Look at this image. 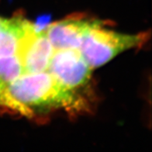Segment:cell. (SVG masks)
Wrapping results in <instances>:
<instances>
[{
    "mask_svg": "<svg viewBox=\"0 0 152 152\" xmlns=\"http://www.w3.org/2000/svg\"><path fill=\"white\" fill-rule=\"evenodd\" d=\"M2 18H1V17H0V23H1V21H2Z\"/></svg>",
    "mask_w": 152,
    "mask_h": 152,
    "instance_id": "9c48e42d",
    "label": "cell"
},
{
    "mask_svg": "<svg viewBox=\"0 0 152 152\" xmlns=\"http://www.w3.org/2000/svg\"><path fill=\"white\" fill-rule=\"evenodd\" d=\"M23 73L22 62L17 54L0 58V79L6 85L16 80Z\"/></svg>",
    "mask_w": 152,
    "mask_h": 152,
    "instance_id": "52a82bcc",
    "label": "cell"
},
{
    "mask_svg": "<svg viewBox=\"0 0 152 152\" xmlns=\"http://www.w3.org/2000/svg\"><path fill=\"white\" fill-rule=\"evenodd\" d=\"M0 107L11 110V101L6 92V84L0 79Z\"/></svg>",
    "mask_w": 152,
    "mask_h": 152,
    "instance_id": "ba28073f",
    "label": "cell"
},
{
    "mask_svg": "<svg viewBox=\"0 0 152 152\" xmlns=\"http://www.w3.org/2000/svg\"><path fill=\"white\" fill-rule=\"evenodd\" d=\"M92 68L78 49H55L48 72L57 82L69 90L83 88L91 78Z\"/></svg>",
    "mask_w": 152,
    "mask_h": 152,
    "instance_id": "3957f363",
    "label": "cell"
},
{
    "mask_svg": "<svg viewBox=\"0 0 152 152\" xmlns=\"http://www.w3.org/2000/svg\"><path fill=\"white\" fill-rule=\"evenodd\" d=\"M103 24L99 20L69 18L50 24L45 31L54 49H79L86 34Z\"/></svg>",
    "mask_w": 152,
    "mask_h": 152,
    "instance_id": "5b68a950",
    "label": "cell"
},
{
    "mask_svg": "<svg viewBox=\"0 0 152 152\" xmlns=\"http://www.w3.org/2000/svg\"><path fill=\"white\" fill-rule=\"evenodd\" d=\"M54 51L45 30L33 27L23 37L17 50L25 73L46 72Z\"/></svg>",
    "mask_w": 152,
    "mask_h": 152,
    "instance_id": "277c9868",
    "label": "cell"
},
{
    "mask_svg": "<svg viewBox=\"0 0 152 152\" xmlns=\"http://www.w3.org/2000/svg\"><path fill=\"white\" fill-rule=\"evenodd\" d=\"M97 26L86 34L79 51L91 68L102 66L125 50L141 46L146 34H124Z\"/></svg>",
    "mask_w": 152,
    "mask_h": 152,
    "instance_id": "7a4b0ae2",
    "label": "cell"
},
{
    "mask_svg": "<svg viewBox=\"0 0 152 152\" xmlns=\"http://www.w3.org/2000/svg\"><path fill=\"white\" fill-rule=\"evenodd\" d=\"M6 92L14 112L27 117L60 109L79 111L86 106L78 92L61 86L48 72L23 73L6 85Z\"/></svg>",
    "mask_w": 152,
    "mask_h": 152,
    "instance_id": "6da1fadb",
    "label": "cell"
},
{
    "mask_svg": "<svg viewBox=\"0 0 152 152\" xmlns=\"http://www.w3.org/2000/svg\"><path fill=\"white\" fill-rule=\"evenodd\" d=\"M34 27V24L21 16L2 19L0 23V58L17 54L23 37Z\"/></svg>",
    "mask_w": 152,
    "mask_h": 152,
    "instance_id": "8992f818",
    "label": "cell"
}]
</instances>
